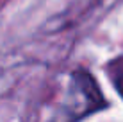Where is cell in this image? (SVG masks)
<instances>
[{
  "instance_id": "6da1fadb",
  "label": "cell",
  "mask_w": 123,
  "mask_h": 122,
  "mask_svg": "<svg viewBox=\"0 0 123 122\" xmlns=\"http://www.w3.org/2000/svg\"><path fill=\"white\" fill-rule=\"evenodd\" d=\"M71 99L73 106L71 111L77 113L79 117L82 115H89L91 111L98 110L104 104V97H102L96 81L86 72H77L73 74V86H71Z\"/></svg>"
},
{
  "instance_id": "7a4b0ae2",
  "label": "cell",
  "mask_w": 123,
  "mask_h": 122,
  "mask_svg": "<svg viewBox=\"0 0 123 122\" xmlns=\"http://www.w3.org/2000/svg\"><path fill=\"white\" fill-rule=\"evenodd\" d=\"M112 75V83H114V88L118 90V93L123 97V61H118L114 65V70L111 72Z\"/></svg>"
}]
</instances>
